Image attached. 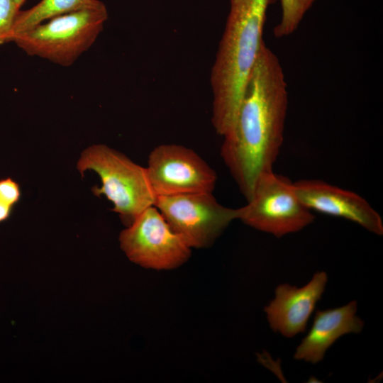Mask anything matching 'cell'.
<instances>
[{"instance_id": "obj_1", "label": "cell", "mask_w": 383, "mask_h": 383, "mask_svg": "<svg viewBox=\"0 0 383 383\" xmlns=\"http://www.w3.org/2000/svg\"><path fill=\"white\" fill-rule=\"evenodd\" d=\"M288 106L279 60L265 43L253 67L221 156L246 200L258 176L273 170L284 140Z\"/></svg>"}, {"instance_id": "obj_2", "label": "cell", "mask_w": 383, "mask_h": 383, "mask_svg": "<svg viewBox=\"0 0 383 383\" xmlns=\"http://www.w3.org/2000/svg\"><path fill=\"white\" fill-rule=\"evenodd\" d=\"M274 0H230V10L211 73V121L224 137L233 129L248 78L265 44L267 9Z\"/></svg>"}, {"instance_id": "obj_3", "label": "cell", "mask_w": 383, "mask_h": 383, "mask_svg": "<svg viewBox=\"0 0 383 383\" xmlns=\"http://www.w3.org/2000/svg\"><path fill=\"white\" fill-rule=\"evenodd\" d=\"M77 170L83 175L88 170L100 177L101 187L92 188L96 196L104 195L113 204L118 213L129 226L156 199L143 167L123 154L104 145H94L84 150L77 162Z\"/></svg>"}, {"instance_id": "obj_4", "label": "cell", "mask_w": 383, "mask_h": 383, "mask_svg": "<svg viewBox=\"0 0 383 383\" xmlns=\"http://www.w3.org/2000/svg\"><path fill=\"white\" fill-rule=\"evenodd\" d=\"M107 18L103 4L52 18L16 35L11 42L28 55L69 67L94 43Z\"/></svg>"}, {"instance_id": "obj_5", "label": "cell", "mask_w": 383, "mask_h": 383, "mask_svg": "<svg viewBox=\"0 0 383 383\" xmlns=\"http://www.w3.org/2000/svg\"><path fill=\"white\" fill-rule=\"evenodd\" d=\"M247 201L238 208L237 219L277 238L298 232L315 218L296 194L293 182L273 170L258 176Z\"/></svg>"}, {"instance_id": "obj_6", "label": "cell", "mask_w": 383, "mask_h": 383, "mask_svg": "<svg viewBox=\"0 0 383 383\" xmlns=\"http://www.w3.org/2000/svg\"><path fill=\"white\" fill-rule=\"evenodd\" d=\"M154 206L191 248L211 245L238 218V209L221 205L212 192L160 196Z\"/></svg>"}, {"instance_id": "obj_7", "label": "cell", "mask_w": 383, "mask_h": 383, "mask_svg": "<svg viewBox=\"0 0 383 383\" xmlns=\"http://www.w3.org/2000/svg\"><path fill=\"white\" fill-rule=\"evenodd\" d=\"M119 241L128 259L146 268H175L191 255V248L154 205L141 212L121 231Z\"/></svg>"}, {"instance_id": "obj_8", "label": "cell", "mask_w": 383, "mask_h": 383, "mask_svg": "<svg viewBox=\"0 0 383 383\" xmlns=\"http://www.w3.org/2000/svg\"><path fill=\"white\" fill-rule=\"evenodd\" d=\"M156 197L212 192L215 171L193 150L177 144H163L150 153L146 167Z\"/></svg>"}, {"instance_id": "obj_9", "label": "cell", "mask_w": 383, "mask_h": 383, "mask_svg": "<svg viewBox=\"0 0 383 383\" xmlns=\"http://www.w3.org/2000/svg\"><path fill=\"white\" fill-rule=\"evenodd\" d=\"M294 190L311 211L353 221L370 232L383 234L380 214L359 194L319 179L293 182Z\"/></svg>"}, {"instance_id": "obj_10", "label": "cell", "mask_w": 383, "mask_h": 383, "mask_svg": "<svg viewBox=\"0 0 383 383\" xmlns=\"http://www.w3.org/2000/svg\"><path fill=\"white\" fill-rule=\"evenodd\" d=\"M327 280L325 272H317L302 287L289 284L278 285L274 298L265 308L271 329L287 338L304 332Z\"/></svg>"}, {"instance_id": "obj_11", "label": "cell", "mask_w": 383, "mask_h": 383, "mask_svg": "<svg viewBox=\"0 0 383 383\" xmlns=\"http://www.w3.org/2000/svg\"><path fill=\"white\" fill-rule=\"evenodd\" d=\"M357 304L316 312L311 329L296 348L294 357L312 364L321 361L327 350L341 336L359 333L364 322L356 315Z\"/></svg>"}, {"instance_id": "obj_12", "label": "cell", "mask_w": 383, "mask_h": 383, "mask_svg": "<svg viewBox=\"0 0 383 383\" xmlns=\"http://www.w3.org/2000/svg\"><path fill=\"white\" fill-rule=\"evenodd\" d=\"M103 4L99 0H41L27 10H19L13 26L10 42L16 35L52 18Z\"/></svg>"}, {"instance_id": "obj_13", "label": "cell", "mask_w": 383, "mask_h": 383, "mask_svg": "<svg viewBox=\"0 0 383 383\" xmlns=\"http://www.w3.org/2000/svg\"><path fill=\"white\" fill-rule=\"evenodd\" d=\"M315 1L281 0L282 16L274 28V36L282 38L293 33Z\"/></svg>"}, {"instance_id": "obj_14", "label": "cell", "mask_w": 383, "mask_h": 383, "mask_svg": "<svg viewBox=\"0 0 383 383\" xmlns=\"http://www.w3.org/2000/svg\"><path fill=\"white\" fill-rule=\"evenodd\" d=\"M20 10L15 0H0V45L10 43V36Z\"/></svg>"}, {"instance_id": "obj_15", "label": "cell", "mask_w": 383, "mask_h": 383, "mask_svg": "<svg viewBox=\"0 0 383 383\" xmlns=\"http://www.w3.org/2000/svg\"><path fill=\"white\" fill-rule=\"evenodd\" d=\"M21 198L19 184L11 178L0 180V199L13 206Z\"/></svg>"}, {"instance_id": "obj_16", "label": "cell", "mask_w": 383, "mask_h": 383, "mask_svg": "<svg viewBox=\"0 0 383 383\" xmlns=\"http://www.w3.org/2000/svg\"><path fill=\"white\" fill-rule=\"evenodd\" d=\"M12 206L0 199V223L6 221L11 214Z\"/></svg>"}, {"instance_id": "obj_17", "label": "cell", "mask_w": 383, "mask_h": 383, "mask_svg": "<svg viewBox=\"0 0 383 383\" xmlns=\"http://www.w3.org/2000/svg\"><path fill=\"white\" fill-rule=\"evenodd\" d=\"M26 0H15L17 6L21 8Z\"/></svg>"}]
</instances>
